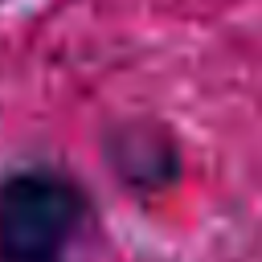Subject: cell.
<instances>
[{
	"mask_svg": "<svg viewBox=\"0 0 262 262\" xmlns=\"http://www.w3.org/2000/svg\"><path fill=\"white\" fill-rule=\"evenodd\" d=\"M90 188L57 164L0 176V262H78L94 233Z\"/></svg>",
	"mask_w": 262,
	"mask_h": 262,
	"instance_id": "obj_1",
	"label": "cell"
},
{
	"mask_svg": "<svg viewBox=\"0 0 262 262\" xmlns=\"http://www.w3.org/2000/svg\"><path fill=\"white\" fill-rule=\"evenodd\" d=\"M106 160L123 176V184H131V188H160L180 172L176 143L151 123L119 127L106 143Z\"/></svg>",
	"mask_w": 262,
	"mask_h": 262,
	"instance_id": "obj_2",
	"label": "cell"
},
{
	"mask_svg": "<svg viewBox=\"0 0 262 262\" xmlns=\"http://www.w3.org/2000/svg\"><path fill=\"white\" fill-rule=\"evenodd\" d=\"M0 4H4V0H0Z\"/></svg>",
	"mask_w": 262,
	"mask_h": 262,
	"instance_id": "obj_3",
	"label": "cell"
}]
</instances>
